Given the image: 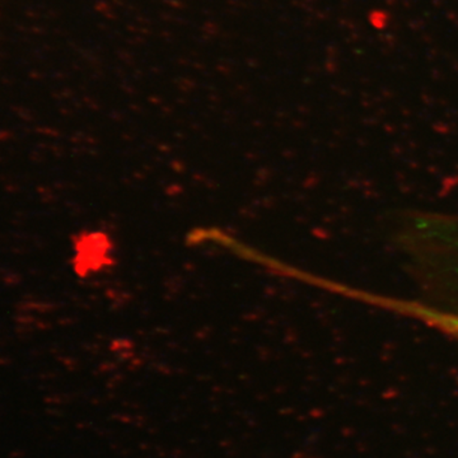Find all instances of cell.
<instances>
[{
	"label": "cell",
	"instance_id": "obj_1",
	"mask_svg": "<svg viewBox=\"0 0 458 458\" xmlns=\"http://www.w3.org/2000/svg\"><path fill=\"white\" fill-rule=\"evenodd\" d=\"M310 284L324 289L328 293L346 298L352 302L366 304L379 311L411 319L458 342V310L434 306L420 300L382 294L318 276H311Z\"/></svg>",
	"mask_w": 458,
	"mask_h": 458
},
{
	"label": "cell",
	"instance_id": "obj_2",
	"mask_svg": "<svg viewBox=\"0 0 458 458\" xmlns=\"http://www.w3.org/2000/svg\"><path fill=\"white\" fill-rule=\"evenodd\" d=\"M430 252L439 255L438 264L458 279V218H439L430 238Z\"/></svg>",
	"mask_w": 458,
	"mask_h": 458
}]
</instances>
